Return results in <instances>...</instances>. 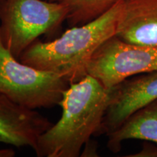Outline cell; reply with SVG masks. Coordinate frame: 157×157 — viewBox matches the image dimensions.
Listing matches in <instances>:
<instances>
[{
    "label": "cell",
    "instance_id": "cell-1",
    "mask_svg": "<svg viewBox=\"0 0 157 157\" xmlns=\"http://www.w3.org/2000/svg\"><path fill=\"white\" fill-rule=\"evenodd\" d=\"M109 98V90L90 75L70 84L60 103V119L39 137L36 156H79L82 147L97 135Z\"/></svg>",
    "mask_w": 157,
    "mask_h": 157
},
{
    "label": "cell",
    "instance_id": "cell-2",
    "mask_svg": "<svg viewBox=\"0 0 157 157\" xmlns=\"http://www.w3.org/2000/svg\"><path fill=\"white\" fill-rule=\"evenodd\" d=\"M123 0L101 17L86 24L70 27L48 42L36 40L20 56L19 60L37 69L52 72L70 84L87 75V69L97 49L116 35Z\"/></svg>",
    "mask_w": 157,
    "mask_h": 157
},
{
    "label": "cell",
    "instance_id": "cell-3",
    "mask_svg": "<svg viewBox=\"0 0 157 157\" xmlns=\"http://www.w3.org/2000/svg\"><path fill=\"white\" fill-rule=\"evenodd\" d=\"M67 9L44 0H1L0 34L17 59L42 35L56 33L66 21Z\"/></svg>",
    "mask_w": 157,
    "mask_h": 157
},
{
    "label": "cell",
    "instance_id": "cell-4",
    "mask_svg": "<svg viewBox=\"0 0 157 157\" xmlns=\"http://www.w3.org/2000/svg\"><path fill=\"white\" fill-rule=\"evenodd\" d=\"M70 83L52 72L20 61L4 44L0 34V94L36 110L60 105Z\"/></svg>",
    "mask_w": 157,
    "mask_h": 157
},
{
    "label": "cell",
    "instance_id": "cell-5",
    "mask_svg": "<svg viewBox=\"0 0 157 157\" xmlns=\"http://www.w3.org/2000/svg\"><path fill=\"white\" fill-rule=\"evenodd\" d=\"M155 71L157 46L131 44L115 35L97 49L87 69L108 90L131 76Z\"/></svg>",
    "mask_w": 157,
    "mask_h": 157
},
{
    "label": "cell",
    "instance_id": "cell-6",
    "mask_svg": "<svg viewBox=\"0 0 157 157\" xmlns=\"http://www.w3.org/2000/svg\"><path fill=\"white\" fill-rule=\"evenodd\" d=\"M109 92V105L96 136L113 132L131 115L157 100V71L127 78Z\"/></svg>",
    "mask_w": 157,
    "mask_h": 157
},
{
    "label": "cell",
    "instance_id": "cell-7",
    "mask_svg": "<svg viewBox=\"0 0 157 157\" xmlns=\"http://www.w3.org/2000/svg\"><path fill=\"white\" fill-rule=\"evenodd\" d=\"M52 124L36 110L18 105L0 94V143L34 150L39 137Z\"/></svg>",
    "mask_w": 157,
    "mask_h": 157
},
{
    "label": "cell",
    "instance_id": "cell-8",
    "mask_svg": "<svg viewBox=\"0 0 157 157\" xmlns=\"http://www.w3.org/2000/svg\"><path fill=\"white\" fill-rule=\"evenodd\" d=\"M115 36L131 44L157 46V0H123Z\"/></svg>",
    "mask_w": 157,
    "mask_h": 157
},
{
    "label": "cell",
    "instance_id": "cell-9",
    "mask_svg": "<svg viewBox=\"0 0 157 157\" xmlns=\"http://www.w3.org/2000/svg\"><path fill=\"white\" fill-rule=\"evenodd\" d=\"M107 147L120 151L123 141L137 139L157 144V100L131 115L119 128L106 135Z\"/></svg>",
    "mask_w": 157,
    "mask_h": 157
},
{
    "label": "cell",
    "instance_id": "cell-10",
    "mask_svg": "<svg viewBox=\"0 0 157 157\" xmlns=\"http://www.w3.org/2000/svg\"><path fill=\"white\" fill-rule=\"evenodd\" d=\"M67 9L66 21L70 27L91 22L112 8L121 0H50Z\"/></svg>",
    "mask_w": 157,
    "mask_h": 157
},
{
    "label": "cell",
    "instance_id": "cell-11",
    "mask_svg": "<svg viewBox=\"0 0 157 157\" xmlns=\"http://www.w3.org/2000/svg\"><path fill=\"white\" fill-rule=\"evenodd\" d=\"M157 156V147H155L152 146V145H148V146L145 145L140 152L137 153V154L135 155H130V156Z\"/></svg>",
    "mask_w": 157,
    "mask_h": 157
},
{
    "label": "cell",
    "instance_id": "cell-12",
    "mask_svg": "<svg viewBox=\"0 0 157 157\" xmlns=\"http://www.w3.org/2000/svg\"><path fill=\"white\" fill-rule=\"evenodd\" d=\"M15 152L13 149H0V157H14Z\"/></svg>",
    "mask_w": 157,
    "mask_h": 157
},
{
    "label": "cell",
    "instance_id": "cell-13",
    "mask_svg": "<svg viewBox=\"0 0 157 157\" xmlns=\"http://www.w3.org/2000/svg\"><path fill=\"white\" fill-rule=\"evenodd\" d=\"M0 1H1V0H0Z\"/></svg>",
    "mask_w": 157,
    "mask_h": 157
}]
</instances>
